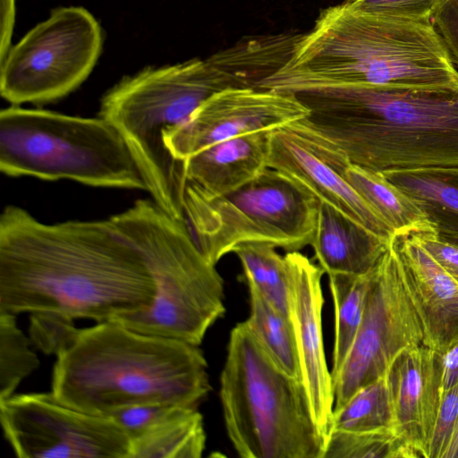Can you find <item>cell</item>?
<instances>
[{
    "instance_id": "9",
    "label": "cell",
    "mask_w": 458,
    "mask_h": 458,
    "mask_svg": "<svg viewBox=\"0 0 458 458\" xmlns=\"http://www.w3.org/2000/svg\"><path fill=\"white\" fill-rule=\"evenodd\" d=\"M186 224L213 265L245 242H267L286 252L310 245L319 200L305 186L267 167L241 188L211 196L184 188Z\"/></svg>"
},
{
    "instance_id": "28",
    "label": "cell",
    "mask_w": 458,
    "mask_h": 458,
    "mask_svg": "<svg viewBox=\"0 0 458 458\" xmlns=\"http://www.w3.org/2000/svg\"><path fill=\"white\" fill-rule=\"evenodd\" d=\"M30 343L16 316L0 314V400L15 394L20 383L38 369L39 360Z\"/></svg>"
},
{
    "instance_id": "10",
    "label": "cell",
    "mask_w": 458,
    "mask_h": 458,
    "mask_svg": "<svg viewBox=\"0 0 458 458\" xmlns=\"http://www.w3.org/2000/svg\"><path fill=\"white\" fill-rule=\"evenodd\" d=\"M103 30L81 6L58 7L0 62V93L13 105L58 100L80 87L103 48Z\"/></svg>"
},
{
    "instance_id": "23",
    "label": "cell",
    "mask_w": 458,
    "mask_h": 458,
    "mask_svg": "<svg viewBox=\"0 0 458 458\" xmlns=\"http://www.w3.org/2000/svg\"><path fill=\"white\" fill-rule=\"evenodd\" d=\"M247 286L250 315L245 324L272 360L286 374L301 380L290 318L271 304L256 288Z\"/></svg>"
},
{
    "instance_id": "2",
    "label": "cell",
    "mask_w": 458,
    "mask_h": 458,
    "mask_svg": "<svg viewBox=\"0 0 458 458\" xmlns=\"http://www.w3.org/2000/svg\"><path fill=\"white\" fill-rule=\"evenodd\" d=\"M458 71L431 21L361 13L344 1L322 10L288 60L258 89L298 93L344 86L434 87Z\"/></svg>"
},
{
    "instance_id": "17",
    "label": "cell",
    "mask_w": 458,
    "mask_h": 458,
    "mask_svg": "<svg viewBox=\"0 0 458 458\" xmlns=\"http://www.w3.org/2000/svg\"><path fill=\"white\" fill-rule=\"evenodd\" d=\"M403 279L424 330L423 344L445 353L458 342V283L411 233L393 239Z\"/></svg>"
},
{
    "instance_id": "3",
    "label": "cell",
    "mask_w": 458,
    "mask_h": 458,
    "mask_svg": "<svg viewBox=\"0 0 458 458\" xmlns=\"http://www.w3.org/2000/svg\"><path fill=\"white\" fill-rule=\"evenodd\" d=\"M304 121L350 161L379 172L458 169V81L344 86L295 93Z\"/></svg>"
},
{
    "instance_id": "12",
    "label": "cell",
    "mask_w": 458,
    "mask_h": 458,
    "mask_svg": "<svg viewBox=\"0 0 458 458\" xmlns=\"http://www.w3.org/2000/svg\"><path fill=\"white\" fill-rule=\"evenodd\" d=\"M0 421L19 458H131V441L110 417L69 406L52 392L0 400Z\"/></svg>"
},
{
    "instance_id": "1",
    "label": "cell",
    "mask_w": 458,
    "mask_h": 458,
    "mask_svg": "<svg viewBox=\"0 0 458 458\" xmlns=\"http://www.w3.org/2000/svg\"><path fill=\"white\" fill-rule=\"evenodd\" d=\"M155 297L145 257L110 217L45 224L14 205L3 210L0 314L101 323L142 311Z\"/></svg>"
},
{
    "instance_id": "33",
    "label": "cell",
    "mask_w": 458,
    "mask_h": 458,
    "mask_svg": "<svg viewBox=\"0 0 458 458\" xmlns=\"http://www.w3.org/2000/svg\"><path fill=\"white\" fill-rule=\"evenodd\" d=\"M431 23L453 63L458 64V0H438L431 15Z\"/></svg>"
},
{
    "instance_id": "38",
    "label": "cell",
    "mask_w": 458,
    "mask_h": 458,
    "mask_svg": "<svg viewBox=\"0 0 458 458\" xmlns=\"http://www.w3.org/2000/svg\"><path fill=\"white\" fill-rule=\"evenodd\" d=\"M439 238L458 246V233H437Z\"/></svg>"
},
{
    "instance_id": "19",
    "label": "cell",
    "mask_w": 458,
    "mask_h": 458,
    "mask_svg": "<svg viewBox=\"0 0 458 458\" xmlns=\"http://www.w3.org/2000/svg\"><path fill=\"white\" fill-rule=\"evenodd\" d=\"M388 241L319 201L315 234L310 246L328 275H363L373 269L389 248Z\"/></svg>"
},
{
    "instance_id": "24",
    "label": "cell",
    "mask_w": 458,
    "mask_h": 458,
    "mask_svg": "<svg viewBox=\"0 0 458 458\" xmlns=\"http://www.w3.org/2000/svg\"><path fill=\"white\" fill-rule=\"evenodd\" d=\"M373 270L374 268L359 276L328 275L329 288L335 307L332 377L344 361L362 320Z\"/></svg>"
},
{
    "instance_id": "36",
    "label": "cell",
    "mask_w": 458,
    "mask_h": 458,
    "mask_svg": "<svg viewBox=\"0 0 458 458\" xmlns=\"http://www.w3.org/2000/svg\"><path fill=\"white\" fill-rule=\"evenodd\" d=\"M442 393L458 381V342L442 353Z\"/></svg>"
},
{
    "instance_id": "14",
    "label": "cell",
    "mask_w": 458,
    "mask_h": 458,
    "mask_svg": "<svg viewBox=\"0 0 458 458\" xmlns=\"http://www.w3.org/2000/svg\"><path fill=\"white\" fill-rule=\"evenodd\" d=\"M309 114L293 93L228 88L202 103L184 123L165 134V141L174 157L183 161L219 141L272 131Z\"/></svg>"
},
{
    "instance_id": "20",
    "label": "cell",
    "mask_w": 458,
    "mask_h": 458,
    "mask_svg": "<svg viewBox=\"0 0 458 458\" xmlns=\"http://www.w3.org/2000/svg\"><path fill=\"white\" fill-rule=\"evenodd\" d=\"M344 175L354 190L378 213L395 235L436 231L418 202L382 173L349 163Z\"/></svg>"
},
{
    "instance_id": "8",
    "label": "cell",
    "mask_w": 458,
    "mask_h": 458,
    "mask_svg": "<svg viewBox=\"0 0 458 458\" xmlns=\"http://www.w3.org/2000/svg\"><path fill=\"white\" fill-rule=\"evenodd\" d=\"M0 170L9 176L148 191L125 140L100 116L84 118L15 105L2 109Z\"/></svg>"
},
{
    "instance_id": "26",
    "label": "cell",
    "mask_w": 458,
    "mask_h": 458,
    "mask_svg": "<svg viewBox=\"0 0 458 458\" xmlns=\"http://www.w3.org/2000/svg\"><path fill=\"white\" fill-rule=\"evenodd\" d=\"M331 430L394 431V411L386 376L358 389L341 408L334 411Z\"/></svg>"
},
{
    "instance_id": "15",
    "label": "cell",
    "mask_w": 458,
    "mask_h": 458,
    "mask_svg": "<svg viewBox=\"0 0 458 458\" xmlns=\"http://www.w3.org/2000/svg\"><path fill=\"white\" fill-rule=\"evenodd\" d=\"M285 255L290 270L289 318L299 358L301 381L313 420L327 441L332 428L334 388L322 334L324 297L321 279L325 272L299 251H288Z\"/></svg>"
},
{
    "instance_id": "6",
    "label": "cell",
    "mask_w": 458,
    "mask_h": 458,
    "mask_svg": "<svg viewBox=\"0 0 458 458\" xmlns=\"http://www.w3.org/2000/svg\"><path fill=\"white\" fill-rule=\"evenodd\" d=\"M110 218L143 254L156 283L148 309L114 320L146 335L199 346L225 312V289L186 221L173 217L153 199H139Z\"/></svg>"
},
{
    "instance_id": "13",
    "label": "cell",
    "mask_w": 458,
    "mask_h": 458,
    "mask_svg": "<svg viewBox=\"0 0 458 458\" xmlns=\"http://www.w3.org/2000/svg\"><path fill=\"white\" fill-rule=\"evenodd\" d=\"M349 163L345 152L304 118L269 131L267 167L288 175L319 201L392 241L393 230L345 179L344 172Z\"/></svg>"
},
{
    "instance_id": "21",
    "label": "cell",
    "mask_w": 458,
    "mask_h": 458,
    "mask_svg": "<svg viewBox=\"0 0 458 458\" xmlns=\"http://www.w3.org/2000/svg\"><path fill=\"white\" fill-rule=\"evenodd\" d=\"M382 174L418 202L437 233H458V169Z\"/></svg>"
},
{
    "instance_id": "25",
    "label": "cell",
    "mask_w": 458,
    "mask_h": 458,
    "mask_svg": "<svg viewBox=\"0 0 458 458\" xmlns=\"http://www.w3.org/2000/svg\"><path fill=\"white\" fill-rule=\"evenodd\" d=\"M242 267V280L289 317L290 270L286 255L267 242H245L233 251Z\"/></svg>"
},
{
    "instance_id": "30",
    "label": "cell",
    "mask_w": 458,
    "mask_h": 458,
    "mask_svg": "<svg viewBox=\"0 0 458 458\" xmlns=\"http://www.w3.org/2000/svg\"><path fill=\"white\" fill-rule=\"evenodd\" d=\"M30 321V341L44 353L55 356L73 340L79 329L73 319L56 313H31Z\"/></svg>"
},
{
    "instance_id": "27",
    "label": "cell",
    "mask_w": 458,
    "mask_h": 458,
    "mask_svg": "<svg viewBox=\"0 0 458 458\" xmlns=\"http://www.w3.org/2000/svg\"><path fill=\"white\" fill-rule=\"evenodd\" d=\"M420 457L394 430L352 432L331 430L323 458Z\"/></svg>"
},
{
    "instance_id": "35",
    "label": "cell",
    "mask_w": 458,
    "mask_h": 458,
    "mask_svg": "<svg viewBox=\"0 0 458 458\" xmlns=\"http://www.w3.org/2000/svg\"><path fill=\"white\" fill-rule=\"evenodd\" d=\"M15 22V0H1V47L0 62L11 48V39Z\"/></svg>"
},
{
    "instance_id": "11",
    "label": "cell",
    "mask_w": 458,
    "mask_h": 458,
    "mask_svg": "<svg viewBox=\"0 0 458 458\" xmlns=\"http://www.w3.org/2000/svg\"><path fill=\"white\" fill-rule=\"evenodd\" d=\"M423 343V327L404 285L392 240L374 267L362 320L333 377L334 411L358 389L386 376L401 352Z\"/></svg>"
},
{
    "instance_id": "5",
    "label": "cell",
    "mask_w": 458,
    "mask_h": 458,
    "mask_svg": "<svg viewBox=\"0 0 458 458\" xmlns=\"http://www.w3.org/2000/svg\"><path fill=\"white\" fill-rule=\"evenodd\" d=\"M244 87L225 70L216 54L123 77L100 101L99 116L122 134L145 177L152 199L167 214L185 220L184 161L169 151L165 136L184 123L214 94Z\"/></svg>"
},
{
    "instance_id": "18",
    "label": "cell",
    "mask_w": 458,
    "mask_h": 458,
    "mask_svg": "<svg viewBox=\"0 0 458 458\" xmlns=\"http://www.w3.org/2000/svg\"><path fill=\"white\" fill-rule=\"evenodd\" d=\"M269 131L230 138L183 160V189L220 196L245 185L267 167Z\"/></svg>"
},
{
    "instance_id": "16",
    "label": "cell",
    "mask_w": 458,
    "mask_h": 458,
    "mask_svg": "<svg viewBox=\"0 0 458 458\" xmlns=\"http://www.w3.org/2000/svg\"><path fill=\"white\" fill-rule=\"evenodd\" d=\"M442 373V353L421 344L401 352L386 375L394 432L420 457L425 455L436 424Z\"/></svg>"
},
{
    "instance_id": "4",
    "label": "cell",
    "mask_w": 458,
    "mask_h": 458,
    "mask_svg": "<svg viewBox=\"0 0 458 458\" xmlns=\"http://www.w3.org/2000/svg\"><path fill=\"white\" fill-rule=\"evenodd\" d=\"M207 369L198 345L109 320L79 328L56 355L51 392L69 406L106 417L147 403L197 409L211 389Z\"/></svg>"
},
{
    "instance_id": "32",
    "label": "cell",
    "mask_w": 458,
    "mask_h": 458,
    "mask_svg": "<svg viewBox=\"0 0 458 458\" xmlns=\"http://www.w3.org/2000/svg\"><path fill=\"white\" fill-rule=\"evenodd\" d=\"M458 427V381L442 393L440 406L424 458H444Z\"/></svg>"
},
{
    "instance_id": "37",
    "label": "cell",
    "mask_w": 458,
    "mask_h": 458,
    "mask_svg": "<svg viewBox=\"0 0 458 458\" xmlns=\"http://www.w3.org/2000/svg\"><path fill=\"white\" fill-rule=\"evenodd\" d=\"M444 458H458V427L445 451Z\"/></svg>"
},
{
    "instance_id": "34",
    "label": "cell",
    "mask_w": 458,
    "mask_h": 458,
    "mask_svg": "<svg viewBox=\"0 0 458 458\" xmlns=\"http://www.w3.org/2000/svg\"><path fill=\"white\" fill-rule=\"evenodd\" d=\"M439 266L458 283V246L437 234V231L411 233Z\"/></svg>"
},
{
    "instance_id": "7",
    "label": "cell",
    "mask_w": 458,
    "mask_h": 458,
    "mask_svg": "<svg viewBox=\"0 0 458 458\" xmlns=\"http://www.w3.org/2000/svg\"><path fill=\"white\" fill-rule=\"evenodd\" d=\"M219 396L228 437L242 458H323L301 380L283 371L245 322L230 333Z\"/></svg>"
},
{
    "instance_id": "29",
    "label": "cell",
    "mask_w": 458,
    "mask_h": 458,
    "mask_svg": "<svg viewBox=\"0 0 458 458\" xmlns=\"http://www.w3.org/2000/svg\"><path fill=\"white\" fill-rule=\"evenodd\" d=\"M184 408L189 407L170 403H147L116 410L108 417L132 442L167 421Z\"/></svg>"
},
{
    "instance_id": "22",
    "label": "cell",
    "mask_w": 458,
    "mask_h": 458,
    "mask_svg": "<svg viewBox=\"0 0 458 458\" xmlns=\"http://www.w3.org/2000/svg\"><path fill=\"white\" fill-rule=\"evenodd\" d=\"M205 445L202 415L195 408H184L132 441L131 458H199Z\"/></svg>"
},
{
    "instance_id": "31",
    "label": "cell",
    "mask_w": 458,
    "mask_h": 458,
    "mask_svg": "<svg viewBox=\"0 0 458 458\" xmlns=\"http://www.w3.org/2000/svg\"><path fill=\"white\" fill-rule=\"evenodd\" d=\"M438 0H346L359 13L380 17L410 21H431Z\"/></svg>"
}]
</instances>
